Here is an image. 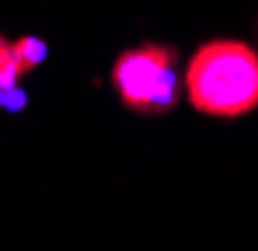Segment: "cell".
<instances>
[{"label": "cell", "mask_w": 258, "mask_h": 251, "mask_svg": "<svg viewBox=\"0 0 258 251\" xmlns=\"http://www.w3.org/2000/svg\"><path fill=\"white\" fill-rule=\"evenodd\" d=\"M45 59V45L39 39L7 42L0 39V108H21L25 94L18 91V77Z\"/></svg>", "instance_id": "obj_3"}, {"label": "cell", "mask_w": 258, "mask_h": 251, "mask_svg": "<svg viewBox=\"0 0 258 251\" xmlns=\"http://www.w3.org/2000/svg\"><path fill=\"white\" fill-rule=\"evenodd\" d=\"M188 98L206 115H244L258 108V52L244 42H210L188 63Z\"/></svg>", "instance_id": "obj_1"}, {"label": "cell", "mask_w": 258, "mask_h": 251, "mask_svg": "<svg viewBox=\"0 0 258 251\" xmlns=\"http://www.w3.org/2000/svg\"><path fill=\"white\" fill-rule=\"evenodd\" d=\"M112 84L133 112H168L178 91L174 52L168 45H136L115 59Z\"/></svg>", "instance_id": "obj_2"}]
</instances>
